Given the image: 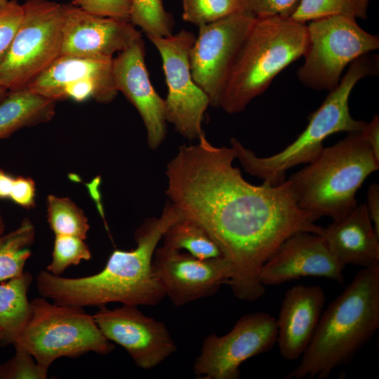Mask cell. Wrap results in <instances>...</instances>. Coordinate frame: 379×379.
Listing matches in <instances>:
<instances>
[{"label":"cell","instance_id":"30","mask_svg":"<svg viewBox=\"0 0 379 379\" xmlns=\"http://www.w3.org/2000/svg\"><path fill=\"white\" fill-rule=\"evenodd\" d=\"M15 348V355L0 365V379H46L48 368L40 366L27 351Z\"/></svg>","mask_w":379,"mask_h":379},{"label":"cell","instance_id":"23","mask_svg":"<svg viewBox=\"0 0 379 379\" xmlns=\"http://www.w3.org/2000/svg\"><path fill=\"white\" fill-rule=\"evenodd\" d=\"M163 238L164 246L178 251L185 250L199 259L222 257L218 246L208 232L184 215L168 227Z\"/></svg>","mask_w":379,"mask_h":379},{"label":"cell","instance_id":"32","mask_svg":"<svg viewBox=\"0 0 379 379\" xmlns=\"http://www.w3.org/2000/svg\"><path fill=\"white\" fill-rule=\"evenodd\" d=\"M71 4L95 15L129 20L131 0H72Z\"/></svg>","mask_w":379,"mask_h":379},{"label":"cell","instance_id":"41","mask_svg":"<svg viewBox=\"0 0 379 379\" xmlns=\"http://www.w3.org/2000/svg\"><path fill=\"white\" fill-rule=\"evenodd\" d=\"M1 328H0V342H1Z\"/></svg>","mask_w":379,"mask_h":379},{"label":"cell","instance_id":"26","mask_svg":"<svg viewBox=\"0 0 379 379\" xmlns=\"http://www.w3.org/2000/svg\"><path fill=\"white\" fill-rule=\"evenodd\" d=\"M370 0H299L290 18L306 23L335 15L367 18Z\"/></svg>","mask_w":379,"mask_h":379},{"label":"cell","instance_id":"4","mask_svg":"<svg viewBox=\"0 0 379 379\" xmlns=\"http://www.w3.org/2000/svg\"><path fill=\"white\" fill-rule=\"evenodd\" d=\"M378 60L366 54L352 61L339 84L330 91L321 106L312 112L305 130L297 138L279 152L260 157L245 147L237 138L230 140L236 159L248 173L263 180L268 185L284 182L290 168L310 164L324 149V141L339 132L361 131L366 122L354 119L350 112L349 98L354 86L362 79L376 76Z\"/></svg>","mask_w":379,"mask_h":379},{"label":"cell","instance_id":"15","mask_svg":"<svg viewBox=\"0 0 379 379\" xmlns=\"http://www.w3.org/2000/svg\"><path fill=\"white\" fill-rule=\"evenodd\" d=\"M152 269L166 296L176 306L213 295L228 284L232 274L223 257L201 260L164 245L154 251Z\"/></svg>","mask_w":379,"mask_h":379},{"label":"cell","instance_id":"33","mask_svg":"<svg viewBox=\"0 0 379 379\" xmlns=\"http://www.w3.org/2000/svg\"><path fill=\"white\" fill-rule=\"evenodd\" d=\"M299 0H245L247 11L257 18L290 17Z\"/></svg>","mask_w":379,"mask_h":379},{"label":"cell","instance_id":"14","mask_svg":"<svg viewBox=\"0 0 379 379\" xmlns=\"http://www.w3.org/2000/svg\"><path fill=\"white\" fill-rule=\"evenodd\" d=\"M137 307L100 306L93 318L107 340L124 347L138 367L148 370L173 354L177 347L166 325Z\"/></svg>","mask_w":379,"mask_h":379},{"label":"cell","instance_id":"12","mask_svg":"<svg viewBox=\"0 0 379 379\" xmlns=\"http://www.w3.org/2000/svg\"><path fill=\"white\" fill-rule=\"evenodd\" d=\"M255 20L246 11L199 27L190 51V68L194 81L208 97L211 106L219 107L229 72Z\"/></svg>","mask_w":379,"mask_h":379},{"label":"cell","instance_id":"38","mask_svg":"<svg viewBox=\"0 0 379 379\" xmlns=\"http://www.w3.org/2000/svg\"><path fill=\"white\" fill-rule=\"evenodd\" d=\"M9 91L0 84V102L6 97Z\"/></svg>","mask_w":379,"mask_h":379},{"label":"cell","instance_id":"29","mask_svg":"<svg viewBox=\"0 0 379 379\" xmlns=\"http://www.w3.org/2000/svg\"><path fill=\"white\" fill-rule=\"evenodd\" d=\"M91 258L90 249L84 239L70 235H55L51 262L46 270L60 276L69 267Z\"/></svg>","mask_w":379,"mask_h":379},{"label":"cell","instance_id":"5","mask_svg":"<svg viewBox=\"0 0 379 379\" xmlns=\"http://www.w3.org/2000/svg\"><path fill=\"white\" fill-rule=\"evenodd\" d=\"M307 46L306 23L290 17L256 18L229 72L219 107L229 114L244 110L277 74L303 56Z\"/></svg>","mask_w":379,"mask_h":379},{"label":"cell","instance_id":"19","mask_svg":"<svg viewBox=\"0 0 379 379\" xmlns=\"http://www.w3.org/2000/svg\"><path fill=\"white\" fill-rule=\"evenodd\" d=\"M326 300L320 286L295 285L286 291L279 310L277 343L286 360L300 357L310 343Z\"/></svg>","mask_w":379,"mask_h":379},{"label":"cell","instance_id":"37","mask_svg":"<svg viewBox=\"0 0 379 379\" xmlns=\"http://www.w3.org/2000/svg\"><path fill=\"white\" fill-rule=\"evenodd\" d=\"M15 176L0 169V199H8Z\"/></svg>","mask_w":379,"mask_h":379},{"label":"cell","instance_id":"27","mask_svg":"<svg viewBox=\"0 0 379 379\" xmlns=\"http://www.w3.org/2000/svg\"><path fill=\"white\" fill-rule=\"evenodd\" d=\"M130 22L139 27L147 38L173 34V18L162 0H131Z\"/></svg>","mask_w":379,"mask_h":379},{"label":"cell","instance_id":"34","mask_svg":"<svg viewBox=\"0 0 379 379\" xmlns=\"http://www.w3.org/2000/svg\"><path fill=\"white\" fill-rule=\"evenodd\" d=\"M8 199L25 208L35 206L36 184L32 178L15 176Z\"/></svg>","mask_w":379,"mask_h":379},{"label":"cell","instance_id":"6","mask_svg":"<svg viewBox=\"0 0 379 379\" xmlns=\"http://www.w3.org/2000/svg\"><path fill=\"white\" fill-rule=\"evenodd\" d=\"M378 168L379 161L361 131L324 147L316 159L287 180L302 209L337 220L358 205L357 190Z\"/></svg>","mask_w":379,"mask_h":379},{"label":"cell","instance_id":"35","mask_svg":"<svg viewBox=\"0 0 379 379\" xmlns=\"http://www.w3.org/2000/svg\"><path fill=\"white\" fill-rule=\"evenodd\" d=\"M376 232L379 234V185L373 182L368 189L365 204Z\"/></svg>","mask_w":379,"mask_h":379},{"label":"cell","instance_id":"9","mask_svg":"<svg viewBox=\"0 0 379 379\" xmlns=\"http://www.w3.org/2000/svg\"><path fill=\"white\" fill-rule=\"evenodd\" d=\"M299 81L317 91H331L347 65L379 48V37L363 29L356 18L335 15L310 21Z\"/></svg>","mask_w":379,"mask_h":379},{"label":"cell","instance_id":"10","mask_svg":"<svg viewBox=\"0 0 379 379\" xmlns=\"http://www.w3.org/2000/svg\"><path fill=\"white\" fill-rule=\"evenodd\" d=\"M195 37L192 32L182 29L168 36L148 38L162 60L168 87L166 120L189 140L198 139L204 133V114L210 105L208 97L192 75L190 51Z\"/></svg>","mask_w":379,"mask_h":379},{"label":"cell","instance_id":"20","mask_svg":"<svg viewBox=\"0 0 379 379\" xmlns=\"http://www.w3.org/2000/svg\"><path fill=\"white\" fill-rule=\"evenodd\" d=\"M317 234L324 240L334 256L345 266L367 267L379 264V234L369 217L366 204H358L347 215Z\"/></svg>","mask_w":379,"mask_h":379},{"label":"cell","instance_id":"7","mask_svg":"<svg viewBox=\"0 0 379 379\" xmlns=\"http://www.w3.org/2000/svg\"><path fill=\"white\" fill-rule=\"evenodd\" d=\"M32 317L13 344L29 352L48 368L60 357L76 358L88 352L108 354L114 345L82 307L51 304L44 297L31 301Z\"/></svg>","mask_w":379,"mask_h":379},{"label":"cell","instance_id":"24","mask_svg":"<svg viewBox=\"0 0 379 379\" xmlns=\"http://www.w3.org/2000/svg\"><path fill=\"white\" fill-rule=\"evenodd\" d=\"M34 239V226L27 218L16 229L0 235V282L24 273Z\"/></svg>","mask_w":379,"mask_h":379},{"label":"cell","instance_id":"31","mask_svg":"<svg viewBox=\"0 0 379 379\" xmlns=\"http://www.w3.org/2000/svg\"><path fill=\"white\" fill-rule=\"evenodd\" d=\"M23 18L22 4L8 1L0 11V64L6 56Z\"/></svg>","mask_w":379,"mask_h":379},{"label":"cell","instance_id":"1","mask_svg":"<svg viewBox=\"0 0 379 379\" xmlns=\"http://www.w3.org/2000/svg\"><path fill=\"white\" fill-rule=\"evenodd\" d=\"M198 140L180 146L167 164V196L217 244L231 267L234 296L255 301L265 292L259 280L264 263L290 236L317 234L321 218L298 206L287 180L251 184L233 166L232 147H215L204 133Z\"/></svg>","mask_w":379,"mask_h":379},{"label":"cell","instance_id":"40","mask_svg":"<svg viewBox=\"0 0 379 379\" xmlns=\"http://www.w3.org/2000/svg\"><path fill=\"white\" fill-rule=\"evenodd\" d=\"M8 3V0H0V11L3 9Z\"/></svg>","mask_w":379,"mask_h":379},{"label":"cell","instance_id":"8","mask_svg":"<svg viewBox=\"0 0 379 379\" xmlns=\"http://www.w3.org/2000/svg\"><path fill=\"white\" fill-rule=\"evenodd\" d=\"M23 18L0 64V84L9 91L26 88L61 54L65 4L26 0Z\"/></svg>","mask_w":379,"mask_h":379},{"label":"cell","instance_id":"28","mask_svg":"<svg viewBox=\"0 0 379 379\" xmlns=\"http://www.w3.org/2000/svg\"><path fill=\"white\" fill-rule=\"evenodd\" d=\"M246 11L245 0H182V18L199 27Z\"/></svg>","mask_w":379,"mask_h":379},{"label":"cell","instance_id":"25","mask_svg":"<svg viewBox=\"0 0 379 379\" xmlns=\"http://www.w3.org/2000/svg\"><path fill=\"white\" fill-rule=\"evenodd\" d=\"M47 220L55 235H70L86 239L90 225L84 211L67 197L48 195Z\"/></svg>","mask_w":379,"mask_h":379},{"label":"cell","instance_id":"11","mask_svg":"<svg viewBox=\"0 0 379 379\" xmlns=\"http://www.w3.org/2000/svg\"><path fill=\"white\" fill-rule=\"evenodd\" d=\"M277 319L265 312L245 314L227 334H211L202 343L193 371L201 379H237L239 366L277 343Z\"/></svg>","mask_w":379,"mask_h":379},{"label":"cell","instance_id":"18","mask_svg":"<svg viewBox=\"0 0 379 379\" xmlns=\"http://www.w3.org/2000/svg\"><path fill=\"white\" fill-rule=\"evenodd\" d=\"M112 69L117 91L134 105L142 118L149 147L157 148L166 135V104L150 81L142 38L117 53Z\"/></svg>","mask_w":379,"mask_h":379},{"label":"cell","instance_id":"13","mask_svg":"<svg viewBox=\"0 0 379 379\" xmlns=\"http://www.w3.org/2000/svg\"><path fill=\"white\" fill-rule=\"evenodd\" d=\"M114 58L60 55L27 87L55 100L111 102L118 93L113 75Z\"/></svg>","mask_w":379,"mask_h":379},{"label":"cell","instance_id":"36","mask_svg":"<svg viewBox=\"0 0 379 379\" xmlns=\"http://www.w3.org/2000/svg\"><path fill=\"white\" fill-rule=\"evenodd\" d=\"M375 159L379 161V117L375 114L361 131Z\"/></svg>","mask_w":379,"mask_h":379},{"label":"cell","instance_id":"17","mask_svg":"<svg viewBox=\"0 0 379 379\" xmlns=\"http://www.w3.org/2000/svg\"><path fill=\"white\" fill-rule=\"evenodd\" d=\"M140 38L129 20L95 15L65 4L60 55L114 58Z\"/></svg>","mask_w":379,"mask_h":379},{"label":"cell","instance_id":"3","mask_svg":"<svg viewBox=\"0 0 379 379\" xmlns=\"http://www.w3.org/2000/svg\"><path fill=\"white\" fill-rule=\"evenodd\" d=\"M379 328V264L362 267L322 312L298 366L285 379H326L350 363Z\"/></svg>","mask_w":379,"mask_h":379},{"label":"cell","instance_id":"16","mask_svg":"<svg viewBox=\"0 0 379 379\" xmlns=\"http://www.w3.org/2000/svg\"><path fill=\"white\" fill-rule=\"evenodd\" d=\"M345 267L321 237L301 232L288 237L264 263L259 280L264 287L305 277H324L343 284Z\"/></svg>","mask_w":379,"mask_h":379},{"label":"cell","instance_id":"39","mask_svg":"<svg viewBox=\"0 0 379 379\" xmlns=\"http://www.w3.org/2000/svg\"><path fill=\"white\" fill-rule=\"evenodd\" d=\"M5 224L3 217L0 213V235L4 232Z\"/></svg>","mask_w":379,"mask_h":379},{"label":"cell","instance_id":"2","mask_svg":"<svg viewBox=\"0 0 379 379\" xmlns=\"http://www.w3.org/2000/svg\"><path fill=\"white\" fill-rule=\"evenodd\" d=\"M183 216L168 201L159 218L146 219L134 234L136 247L115 249L98 273L65 278L41 271L36 276L39 294L62 305L104 306L110 302L152 306L166 296L152 269V258L166 230Z\"/></svg>","mask_w":379,"mask_h":379},{"label":"cell","instance_id":"22","mask_svg":"<svg viewBox=\"0 0 379 379\" xmlns=\"http://www.w3.org/2000/svg\"><path fill=\"white\" fill-rule=\"evenodd\" d=\"M32 276L27 272L17 277L0 282V345L14 344L32 317L27 291Z\"/></svg>","mask_w":379,"mask_h":379},{"label":"cell","instance_id":"21","mask_svg":"<svg viewBox=\"0 0 379 379\" xmlns=\"http://www.w3.org/2000/svg\"><path fill=\"white\" fill-rule=\"evenodd\" d=\"M56 102L28 88L9 91L0 102V139L25 127L48 122Z\"/></svg>","mask_w":379,"mask_h":379}]
</instances>
